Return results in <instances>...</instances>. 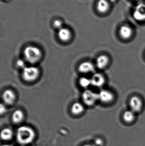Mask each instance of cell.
<instances>
[{"label": "cell", "instance_id": "cell-1", "mask_svg": "<svg viewBox=\"0 0 145 146\" xmlns=\"http://www.w3.org/2000/svg\"><path fill=\"white\" fill-rule=\"evenodd\" d=\"M35 136V132L33 129L26 126L20 127L17 131V140L19 143L23 145L31 143Z\"/></svg>", "mask_w": 145, "mask_h": 146}, {"label": "cell", "instance_id": "cell-2", "mask_svg": "<svg viewBox=\"0 0 145 146\" xmlns=\"http://www.w3.org/2000/svg\"><path fill=\"white\" fill-rule=\"evenodd\" d=\"M25 59L31 64L38 62L42 57V52L39 48L35 46H29L25 48L24 52Z\"/></svg>", "mask_w": 145, "mask_h": 146}, {"label": "cell", "instance_id": "cell-3", "mask_svg": "<svg viewBox=\"0 0 145 146\" xmlns=\"http://www.w3.org/2000/svg\"><path fill=\"white\" fill-rule=\"evenodd\" d=\"M40 71L34 66L26 67L22 72V77L25 81L31 82L35 80L39 76Z\"/></svg>", "mask_w": 145, "mask_h": 146}, {"label": "cell", "instance_id": "cell-4", "mask_svg": "<svg viewBox=\"0 0 145 146\" xmlns=\"http://www.w3.org/2000/svg\"><path fill=\"white\" fill-rule=\"evenodd\" d=\"M82 99L85 104L92 106L99 100L98 94L90 90H86L83 93Z\"/></svg>", "mask_w": 145, "mask_h": 146}, {"label": "cell", "instance_id": "cell-5", "mask_svg": "<svg viewBox=\"0 0 145 146\" xmlns=\"http://www.w3.org/2000/svg\"><path fill=\"white\" fill-rule=\"evenodd\" d=\"M133 15L138 21H145V3H140L138 4L134 10Z\"/></svg>", "mask_w": 145, "mask_h": 146}, {"label": "cell", "instance_id": "cell-6", "mask_svg": "<svg viewBox=\"0 0 145 146\" xmlns=\"http://www.w3.org/2000/svg\"><path fill=\"white\" fill-rule=\"evenodd\" d=\"M129 106L132 111L135 113L138 112L142 110L143 102L141 99L138 96H133L130 99Z\"/></svg>", "mask_w": 145, "mask_h": 146}, {"label": "cell", "instance_id": "cell-7", "mask_svg": "<svg viewBox=\"0 0 145 146\" xmlns=\"http://www.w3.org/2000/svg\"><path fill=\"white\" fill-rule=\"evenodd\" d=\"M99 100L105 104H109L113 101L114 95L110 91L102 90L98 94Z\"/></svg>", "mask_w": 145, "mask_h": 146}, {"label": "cell", "instance_id": "cell-8", "mask_svg": "<svg viewBox=\"0 0 145 146\" xmlns=\"http://www.w3.org/2000/svg\"><path fill=\"white\" fill-rule=\"evenodd\" d=\"M90 80L91 85L97 88L103 86L106 82L104 76L100 73H95Z\"/></svg>", "mask_w": 145, "mask_h": 146}, {"label": "cell", "instance_id": "cell-9", "mask_svg": "<svg viewBox=\"0 0 145 146\" xmlns=\"http://www.w3.org/2000/svg\"><path fill=\"white\" fill-rule=\"evenodd\" d=\"M133 29L129 26L124 25L120 27L119 35L123 39L127 40L133 36Z\"/></svg>", "mask_w": 145, "mask_h": 146}, {"label": "cell", "instance_id": "cell-10", "mask_svg": "<svg viewBox=\"0 0 145 146\" xmlns=\"http://www.w3.org/2000/svg\"><path fill=\"white\" fill-rule=\"evenodd\" d=\"M2 98L3 101L7 104L12 105L15 101L16 95L12 90L7 89L3 92Z\"/></svg>", "mask_w": 145, "mask_h": 146}, {"label": "cell", "instance_id": "cell-11", "mask_svg": "<svg viewBox=\"0 0 145 146\" xmlns=\"http://www.w3.org/2000/svg\"><path fill=\"white\" fill-rule=\"evenodd\" d=\"M58 36L62 42H68L71 38L72 33L70 29L64 27L59 30Z\"/></svg>", "mask_w": 145, "mask_h": 146}, {"label": "cell", "instance_id": "cell-12", "mask_svg": "<svg viewBox=\"0 0 145 146\" xmlns=\"http://www.w3.org/2000/svg\"><path fill=\"white\" fill-rule=\"evenodd\" d=\"M110 3L108 0H99L97 3V9L101 13H105L110 10Z\"/></svg>", "mask_w": 145, "mask_h": 146}, {"label": "cell", "instance_id": "cell-13", "mask_svg": "<svg viewBox=\"0 0 145 146\" xmlns=\"http://www.w3.org/2000/svg\"><path fill=\"white\" fill-rule=\"evenodd\" d=\"M94 70V66L93 64L89 62H84L79 65L78 70L80 72L88 73L92 72Z\"/></svg>", "mask_w": 145, "mask_h": 146}, {"label": "cell", "instance_id": "cell-14", "mask_svg": "<svg viewBox=\"0 0 145 146\" xmlns=\"http://www.w3.org/2000/svg\"><path fill=\"white\" fill-rule=\"evenodd\" d=\"M109 57L105 55H102L98 57L96 60V66L98 68L103 69L106 68L109 64Z\"/></svg>", "mask_w": 145, "mask_h": 146}, {"label": "cell", "instance_id": "cell-15", "mask_svg": "<svg viewBox=\"0 0 145 146\" xmlns=\"http://www.w3.org/2000/svg\"><path fill=\"white\" fill-rule=\"evenodd\" d=\"M84 110V106L81 104L76 102L72 105L71 108V111L74 115H78L82 113Z\"/></svg>", "mask_w": 145, "mask_h": 146}, {"label": "cell", "instance_id": "cell-16", "mask_svg": "<svg viewBox=\"0 0 145 146\" xmlns=\"http://www.w3.org/2000/svg\"><path fill=\"white\" fill-rule=\"evenodd\" d=\"M24 117V112L20 110H16L13 112L12 115L13 121L15 123H20L23 120Z\"/></svg>", "mask_w": 145, "mask_h": 146}, {"label": "cell", "instance_id": "cell-17", "mask_svg": "<svg viewBox=\"0 0 145 146\" xmlns=\"http://www.w3.org/2000/svg\"><path fill=\"white\" fill-rule=\"evenodd\" d=\"M135 117V113L131 110L125 111L123 115V120L127 123L132 122L134 121Z\"/></svg>", "mask_w": 145, "mask_h": 146}, {"label": "cell", "instance_id": "cell-18", "mask_svg": "<svg viewBox=\"0 0 145 146\" xmlns=\"http://www.w3.org/2000/svg\"><path fill=\"white\" fill-rule=\"evenodd\" d=\"M12 131L11 129L5 128L3 129L1 133V137L4 140H8L10 139L12 136Z\"/></svg>", "mask_w": 145, "mask_h": 146}, {"label": "cell", "instance_id": "cell-19", "mask_svg": "<svg viewBox=\"0 0 145 146\" xmlns=\"http://www.w3.org/2000/svg\"><path fill=\"white\" fill-rule=\"evenodd\" d=\"M79 83L82 87L87 88L91 85V80L86 77H82L79 80Z\"/></svg>", "mask_w": 145, "mask_h": 146}, {"label": "cell", "instance_id": "cell-20", "mask_svg": "<svg viewBox=\"0 0 145 146\" xmlns=\"http://www.w3.org/2000/svg\"><path fill=\"white\" fill-rule=\"evenodd\" d=\"M64 24H63V21L59 19L55 20L53 22V26L54 27L55 29L57 30H60L61 28L64 27H63Z\"/></svg>", "mask_w": 145, "mask_h": 146}, {"label": "cell", "instance_id": "cell-21", "mask_svg": "<svg viewBox=\"0 0 145 146\" xmlns=\"http://www.w3.org/2000/svg\"><path fill=\"white\" fill-rule=\"evenodd\" d=\"M17 66L18 67L24 69L25 66V64L24 62L22 60H18L17 61Z\"/></svg>", "mask_w": 145, "mask_h": 146}, {"label": "cell", "instance_id": "cell-22", "mask_svg": "<svg viewBox=\"0 0 145 146\" xmlns=\"http://www.w3.org/2000/svg\"><path fill=\"white\" fill-rule=\"evenodd\" d=\"M0 111H1V114H4L6 111V107L4 106L2 104H1V107H0Z\"/></svg>", "mask_w": 145, "mask_h": 146}, {"label": "cell", "instance_id": "cell-23", "mask_svg": "<svg viewBox=\"0 0 145 146\" xmlns=\"http://www.w3.org/2000/svg\"><path fill=\"white\" fill-rule=\"evenodd\" d=\"M95 144L97 145L101 146L103 144V141L100 139H97L95 141Z\"/></svg>", "mask_w": 145, "mask_h": 146}, {"label": "cell", "instance_id": "cell-24", "mask_svg": "<svg viewBox=\"0 0 145 146\" xmlns=\"http://www.w3.org/2000/svg\"><path fill=\"white\" fill-rule=\"evenodd\" d=\"M83 146H95L93 145H84Z\"/></svg>", "mask_w": 145, "mask_h": 146}, {"label": "cell", "instance_id": "cell-25", "mask_svg": "<svg viewBox=\"0 0 145 146\" xmlns=\"http://www.w3.org/2000/svg\"><path fill=\"white\" fill-rule=\"evenodd\" d=\"M2 146H12L11 145H3Z\"/></svg>", "mask_w": 145, "mask_h": 146}, {"label": "cell", "instance_id": "cell-26", "mask_svg": "<svg viewBox=\"0 0 145 146\" xmlns=\"http://www.w3.org/2000/svg\"><path fill=\"white\" fill-rule=\"evenodd\" d=\"M116 0H110V1H111L112 2H115Z\"/></svg>", "mask_w": 145, "mask_h": 146}, {"label": "cell", "instance_id": "cell-27", "mask_svg": "<svg viewBox=\"0 0 145 146\" xmlns=\"http://www.w3.org/2000/svg\"><path fill=\"white\" fill-rule=\"evenodd\" d=\"M5 1H9V0H5Z\"/></svg>", "mask_w": 145, "mask_h": 146}, {"label": "cell", "instance_id": "cell-28", "mask_svg": "<svg viewBox=\"0 0 145 146\" xmlns=\"http://www.w3.org/2000/svg\"><path fill=\"white\" fill-rule=\"evenodd\" d=\"M136 1H140V0H136Z\"/></svg>", "mask_w": 145, "mask_h": 146}]
</instances>
